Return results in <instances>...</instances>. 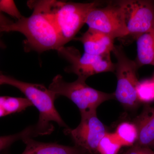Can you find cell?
Returning <instances> with one entry per match:
<instances>
[{
	"mask_svg": "<svg viewBox=\"0 0 154 154\" xmlns=\"http://www.w3.org/2000/svg\"><path fill=\"white\" fill-rule=\"evenodd\" d=\"M55 1L30 2L28 6L33 9L29 17H23L0 29V32H18L26 39L24 41L26 52L42 53L49 50H58L63 47L57 30L50 16V12Z\"/></svg>",
	"mask_w": 154,
	"mask_h": 154,
	"instance_id": "1",
	"label": "cell"
},
{
	"mask_svg": "<svg viewBox=\"0 0 154 154\" xmlns=\"http://www.w3.org/2000/svg\"><path fill=\"white\" fill-rule=\"evenodd\" d=\"M3 85H8L19 89L26 96L39 113V119L36 125L38 135L48 134L52 132L54 122L60 126L68 128L56 109L54 102L57 98L48 88L39 84L19 81L9 76L2 75Z\"/></svg>",
	"mask_w": 154,
	"mask_h": 154,
	"instance_id": "2",
	"label": "cell"
},
{
	"mask_svg": "<svg viewBox=\"0 0 154 154\" xmlns=\"http://www.w3.org/2000/svg\"><path fill=\"white\" fill-rule=\"evenodd\" d=\"M86 80L78 78L75 82H67L60 75L54 78L48 89L57 97L64 96L76 105L81 114L96 112L99 105L115 98L114 93L108 94L96 90L86 83Z\"/></svg>",
	"mask_w": 154,
	"mask_h": 154,
	"instance_id": "3",
	"label": "cell"
},
{
	"mask_svg": "<svg viewBox=\"0 0 154 154\" xmlns=\"http://www.w3.org/2000/svg\"><path fill=\"white\" fill-rule=\"evenodd\" d=\"M100 5V2L77 3L56 1L50 16L61 40L63 46L74 38L85 24L91 9Z\"/></svg>",
	"mask_w": 154,
	"mask_h": 154,
	"instance_id": "4",
	"label": "cell"
},
{
	"mask_svg": "<svg viewBox=\"0 0 154 154\" xmlns=\"http://www.w3.org/2000/svg\"><path fill=\"white\" fill-rule=\"evenodd\" d=\"M112 52L117 60L114 71L117 78L115 98L126 109H134L140 103L136 93L139 82L137 77V64L127 56L121 45H114Z\"/></svg>",
	"mask_w": 154,
	"mask_h": 154,
	"instance_id": "5",
	"label": "cell"
},
{
	"mask_svg": "<svg viewBox=\"0 0 154 154\" xmlns=\"http://www.w3.org/2000/svg\"><path fill=\"white\" fill-rule=\"evenodd\" d=\"M58 54L69 63L66 69L67 72L73 73L78 78L87 80L93 75L105 72H114L115 64L112 63L110 54L96 55L79 51L73 47H61Z\"/></svg>",
	"mask_w": 154,
	"mask_h": 154,
	"instance_id": "6",
	"label": "cell"
},
{
	"mask_svg": "<svg viewBox=\"0 0 154 154\" xmlns=\"http://www.w3.org/2000/svg\"><path fill=\"white\" fill-rule=\"evenodd\" d=\"M86 24L89 28L105 33L114 39L128 36L122 11L118 2L103 8L99 6L91 9Z\"/></svg>",
	"mask_w": 154,
	"mask_h": 154,
	"instance_id": "7",
	"label": "cell"
},
{
	"mask_svg": "<svg viewBox=\"0 0 154 154\" xmlns=\"http://www.w3.org/2000/svg\"><path fill=\"white\" fill-rule=\"evenodd\" d=\"M121 7L128 36L134 39L154 26V5L150 1H120Z\"/></svg>",
	"mask_w": 154,
	"mask_h": 154,
	"instance_id": "8",
	"label": "cell"
},
{
	"mask_svg": "<svg viewBox=\"0 0 154 154\" xmlns=\"http://www.w3.org/2000/svg\"><path fill=\"white\" fill-rule=\"evenodd\" d=\"M79 125L74 129L66 128L65 133L71 137L75 146L90 154L98 152L99 142L107 129L98 118L96 112L81 114Z\"/></svg>",
	"mask_w": 154,
	"mask_h": 154,
	"instance_id": "9",
	"label": "cell"
},
{
	"mask_svg": "<svg viewBox=\"0 0 154 154\" xmlns=\"http://www.w3.org/2000/svg\"><path fill=\"white\" fill-rule=\"evenodd\" d=\"M77 40L82 43L85 53L93 55L110 54L114 46V38L91 28H89Z\"/></svg>",
	"mask_w": 154,
	"mask_h": 154,
	"instance_id": "10",
	"label": "cell"
},
{
	"mask_svg": "<svg viewBox=\"0 0 154 154\" xmlns=\"http://www.w3.org/2000/svg\"><path fill=\"white\" fill-rule=\"evenodd\" d=\"M26 145L22 154H90L79 147L61 145L56 143L40 142L31 137L24 139Z\"/></svg>",
	"mask_w": 154,
	"mask_h": 154,
	"instance_id": "11",
	"label": "cell"
},
{
	"mask_svg": "<svg viewBox=\"0 0 154 154\" xmlns=\"http://www.w3.org/2000/svg\"><path fill=\"white\" fill-rule=\"evenodd\" d=\"M138 138L135 144L141 147L152 146L154 143V107H146L135 120Z\"/></svg>",
	"mask_w": 154,
	"mask_h": 154,
	"instance_id": "12",
	"label": "cell"
},
{
	"mask_svg": "<svg viewBox=\"0 0 154 154\" xmlns=\"http://www.w3.org/2000/svg\"><path fill=\"white\" fill-rule=\"evenodd\" d=\"M137 40L138 67L146 65L154 66V26L151 30L140 35Z\"/></svg>",
	"mask_w": 154,
	"mask_h": 154,
	"instance_id": "13",
	"label": "cell"
},
{
	"mask_svg": "<svg viewBox=\"0 0 154 154\" xmlns=\"http://www.w3.org/2000/svg\"><path fill=\"white\" fill-rule=\"evenodd\" d=\"M31 106L27 98L0 96V117L22 112Z\"/></svg>",
	"mask_w": 154,
	"mask_h": 154,
	"instance_id": "14",
	"label": "cell"
},
{
	"mask_svg": "<svg viewBox=\"0 0 154 154\" xmlns=\"http://www.w3.org/2000/svg\"><path fill=\"white\" fill-rule=\"evenodd\" d=\"M122 146H132L138 138V132L134 123L122 122L116 128L114 133Z\"/></svg>",
	"mask_w": 154,
	"mask_h": 154,
	"instance_id": "15",
	"label": "cell"
},
{
	"mask_svg": "<svg viewBox=\"0 0 154 154\" xmlns=\"http://www.w3.org/2000/svg\"><path fill=\"white\" fill-rule=\"evenodd\" d=\"M121 146L115 133L107 132L99 142L98 152L100 154H117Z\"/></svg>",
	"mask_w": 154,
	"mask_h": 154,
	"instance_id": "16",
	"label": "cell"
},
{
	"mask_svg": "<svg viewBox=\"0 0 154 154\" xmlns=\"http://www.w3.org/2000/svg\"><path fill=\"white\" fill-rule=\"evenodd\" d=\"M136 93L140 102L149 103L154 102L153 79H146L139 82L136 88Z\"/></svg>",
	"mask_w": 154,
	"mask_h": 154,
	"instance_id": "17",
	"label": "cell"
},
{
	"mask_svg": "<svg viewBox=\"0 0 154 154\" xmlns=\"http://www.w3.org/2000/svg\"><path fill=\"white\" fill-rule=\"evenodd\" d=\"M38 136L36 126H29L18 134L11 135L0 136V152L7 148L12 144L19 140H23L27 137H32Z\"/></svg>",
	"mask_w": 154,
	"mask_h": 154,
	"instance_id": "18",
	"label": "cell"
},
{
	"mask_svg": "<svg viewBox=\"0 0 154 154\" xmlns=\"http://www.w3.org/2000/svg\"><path fill=\"white\" fill-rule=\"evenodd\" d=\"M0 12L8 14L17 20L23 17L17 8L14 1L12 0H0Z\"/></svg>",
	"mask_w": 154,
	"mask_h": 154,
	"instance_id": "19",
	"label": "cell"
},
{
	"mask_svg": "<svg viewBox=\"0 0 154 154\" xmlns=\"http://www.w3.org/2000/svg\"><path fill=\"white\" fill-rule=\"evenodd\" d=\"M13 22V21L5 17L4 14H2V12H0V29L5 26L12 24Z\"/></svg>",
	"mask_w": 154,
	"mask_h": 154,
	"instance_id": "20",
	"label": "cell"
},
{
	"mask_svg": "<svg viewBox=\"0 0 154 154\" xmlns=\"http://www.w3.org/2000/svg\"><path fill=\"white\" fill-rule=\"evenodd\" d=\"M124 154H143V147L134 144Z\"/></svg>",
	"mask_w": 154,
	"mask_h": 154,
	"instance_id": "21",
	"label": "cell"
},
{
	"mask_svg": "<svg viewBox=\"0 0 154 154\" xmlns=\"http://www.w3.org/2000/svg\"><path fill=\"white\" fill-rule=\"evenodd\" d=\"M143 154H154V152L148 147H143Z\"/></svg>",
	"mask_w": 154,
	"mask_h": 154,
	"instance_id": "22",
	"label": "cell"
},
{
	"mask_svg": "<svg viewBox=\"0 0 154 154\" xmlns=\"http://www.w3.org/2000/svg\"><path fill=\"white\" fill-rule=\"evenodd\" d=\"M5 47V45L0 40V48H4Z\"/></svg>",
	"mask_w": 154,
	"mask_h": 154,
	"instance_id": "23",
	"label": "cell"
},
{
	"mask_svg": "<svg viewBox=\"0 0 154 154\" xmlns=\"http://www.w3.org/2000/svg\"><path fill=\"white\" fill-rule=\"evenodd\" d=\"M2 74L0 72V86L1 85H2Z\"/></svg>",
	"mask_w": 154,
	"mask_h": 154,
	"instance_id": "24",
	"label": "cell"
},
{
	"mask_svg": "<svg viewBox=\"0 0 154 154\" xmlns=\"http://www.w3.org/2000/svg\"><path fill=\"white\" fill-rule=\"evenodd\" d=\"M152 146H153L154 147V143L153 144V145Z\"/></svg>",
	"mask_w": 154,
	"mask_h": 154,
	"instance_id": "25",
	"label": "cell"
},
{
	"mask_svg": "<svg viewBox=\"0 0 154 154\" xmlns=\"http://www.w3.org/2000/svg\"><path fill=\"white\" fill-rule=\"evenodd\" d=\"M153 79L154 81V78Z\"/></svg>",
	"mask_w": 154,
	"mask_h": 154,
	"instance_id": "26",
	"label": "cell"
}]
</instances>
